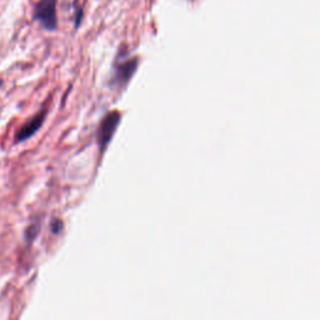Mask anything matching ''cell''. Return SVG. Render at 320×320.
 Here are the masks:
<instances>
[{"label": "cell", "instance_id": "obj_1", "mask_svg": "<svg viewBox=\"0 0 320 320\" xmlns=\"http://www.w3.org/2000/svg\"><path fill=\"white\" fill-rule=\"evenodd\" d=\"M34 20L49 32L58 29L56 0H39L34 8Z\"/></svg>", "mask_w": 320, "mask_h": 320}, {"label": "cell", "instance_id": "obj_2", "mask_svg": "<svg viewBox=\"0 0 320 320\" xmlns=\"http://www.w3.org/2000/svg\"><path fill=\"white\" fill-rule=\"evenodd\" d=\"M120 113L118 110H114V112L108 113L101 120L100 125L98 128V133H96V140H98L99 148H100L101 151H104L107 145L112 140L113 135H114L116 128L120 123Z\"/></svg>", "mask_w": 320, "mask_h": 320}, {"label": "cell", "instance_id": "obj_3", "mask_svg": "<svg viewBox=\"0 0 320 320\" xmlns=\"http://www.w3.org/2000/svg\"><path fill=\"white\" fill-rule=\"evenodd\" d=\"M139 65L138 58H129L124 61H120L115 67L114 72V81L118 85H125L132 79L134 73L136 72Z\"/></svg>", "mask_w": 320, "mask_h": 320}, {"label": "cell", "instance_id": "obj_4", "mask_svg": "<svg viewBox=\"0 0 320 320\" xmlns=\"http://www.w3.org/2000/svg\"><path fill=\"white\" fill-rule=\"evenodd\" d=\"M44 118H45V113H40V114H38L35 118H33L29 123H26V124L19 130V133H18V142H24V140H26V139L30 138L32 135H34L38 130H39V128L43 125Z\"/></svg>", "mask_w": 320, "mask_h": 320}, {"label": "cell", "instance_id": "obj_5", "mask_svg": "<svg viewBox=\"0 0 320 320\" xmlns=\"http://www.w3.org/2000/svg\"><path fill=\"white\" fill-rule=\"evenodd\" d=\"M83 17H84V9L81 5H78L75 8V19H74V24H75V29H78L79 26H80L81 21H83Z\"/></svg>", "mask_w": 320, "mask_h": 320}, {"label": "cell", "instance_id": "obj_6", "mask_svg": "<svg viewBox=\"0 0 320 320\" xmlns=\"http://www.w3.org/2000/svg\"><path fill=\"white\" fill-rule=\"evenodd\" d=\"M61 228H63V223L60 222V220H54V222H53V224H52V229H53V231H54V233H59V231L61 230Z\"/></svg>", "mask_w": 320, "mask_h": 320}]
</instances>
